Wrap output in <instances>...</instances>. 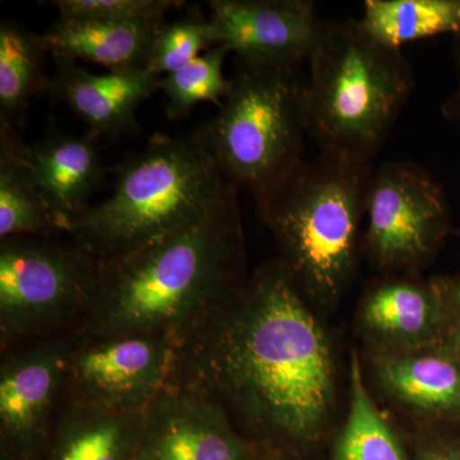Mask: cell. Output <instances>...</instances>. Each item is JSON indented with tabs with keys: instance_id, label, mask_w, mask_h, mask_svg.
<instances>
[{
	"instance_id": "cell-21",
	"label": "cell",
	"mask_w": 460,
	"mask_h": 460,
	"mask_svg": "<svg viewBox=\"0 0 460 460\" xmlns=\"http://www.w3.org/2000/svg\"><path fill=\"white\" fill-rule=\"evenodd\" d=\"M47 47L41 35L13 21L0 23V120L16 129L26 122L33 96L49 91L45 75Z\"/></svg>"
},
{
	"instance_id": "cell-20",
	"label": "cell",
	"mask_w": 460,
	"mask_h": 460,
	"mask_svg": "<svg viewBox=\"0 0 460 460\" xmlns=\"http://www.w3.org/2000/svg\"><path fill=\"white\" fill-rule=\"evenodd\" d=\"M362 374L354 350L349 362V410L326 460H413L411 449L372 399Z\"/></svg>"
},
{
	"instance_id": "cell-12",
	"label": "cell",
	"mask_w": 460,
	"mask_h": 460,
	"mask_svg": "<svg viewBox=\"0 0 460 460\" xmlns=\"http://www.w3.org/2000/svg\"><path fill=\"white\" fill-rule=\"evenodd\" d=\"M219 44L251 65L307 62L326 21L311 0H211Z\"/></svg>"
},
{
	"instance_id": "cell-17",
	"label": "cell",
	"mask_w": 460,
	"mask_h": 460,
	"mask_svg": "<svg viewBox=\"0 0 460 460\" xmlns=\"http://www.w3.org/2000/svg\"><path fill=\"white\" fill-rule=\"evenodd\" d=\"M165 21L60 18L41 38L53 58L86 60L109 72L146 69L151 48Z\"/></svg>"
},
{
	"instance_id": "cell-13",
	"label": "cell",
	"mask_w": 460,
	"mask_h": 460,
	"mask_svg": "<svg viewBox=\"0 0 460 460\" xmlns=\"http://www.w3.org/2000/svg\"><path fill=\"white\" fill-rule=\"evenodd\" d=\"M447 305L435 279L386 274L359 305L358 326L371 354L407 353L443 345Z\"/></svg>"
},
{
	"instance_id": "cell-7",
	"label": "cell",
	"mask_w": 460,
	"mask_h": 460,
	"mask_svg": "<svg viewBox=\"0 0 460 460\" xmlns=\"http://www.w3.org/2000/svg\"><path fill=\"white\" fill-rule=\"evenodd\" d=\"M98 268L68 237L0 239V348L83 332Z\"/></svg>"
},
{
	"instance_id": "cell-26",
	"label": "cell",
	"mask_w": 460,
	"mask_h": 460,
	"mask_svg": "<svg viewBox=\"0 0 460 460\" xmlns=\"http://www.w3.org/2000/svg\"><path fill=\"white\" fill-rule=\"evenodd\" d=\"M413 460H460V434L423 429L413 436Z\"/></svg>"
},
{
	"instance_id": "cell-8",
	"label": "cell",
	"mask_w": 460,
	"mask_h": 460,
	"mask_svg": "<svg viewBox=\"0 0 460 460\" xmlns=\"http://www.w3.org/2000/svg\"><path fill=\"white\" fill-rule=\"evenodd\" d=\"M365 222L363 252L371 265L385 275H416L449 234V201L422 166L387 162L372 174Z\"/></svg>"
},
{
	"instance_id": "cell-1",
	"label": "cell",
	"mask_w": 460,
	"mask_h": 460,
	"mask_svg": "<svg viewBox=\"0 0 460 460\" xmlns=\"http://www.w3.org/2000/svg\"><path fill=\"white\" fill-rule=\"evenodd\" d=\"M169 383L211 399L288 460H316L337 405L332 341L278 257L177 345Z\"/></svg>"
},
{
	"instance_id": "cell-5",
	"label": "cell",
	"mask_w": 460,
	"mask_h": 460,
	"mask_svg": "<svg viewBox=\"0 0 460 460\" xmlns=\"http://www.w3.org/2000/svg\"><path fill=\"white\" fill-rule=\"evenodd\" d=\"M307 63L308 136L320 150L371 162L416 87L411 63L352 18L326 21Z\"/></svg>"
},
{
	"instance_id": "cell-10",
	"label": "cell",
	"mask_w": 460,
	"mask_h": 460,
	"mask_svg": "<svg viewBox=\"0 0 460 460\" xmlns=\"http://www.w3.org/2000/svg\"><path fill=\"white\" fill-rule=\"evenodd\" d=\"M75 335L0 348V460H44L68 402Z\"/></svg>"
},
{
	"instance_id": "cell-19",
	"label": "cell",
	"mask_w": 460,
	"mask_h": 460,
	"mask_svg": "<svg viewBox=\"0 0 460 460\" xmlns=\"http://www.w3.org/2000/svg\"><path fill=\"white\" fill-rule=\"evenodd\" d=\"M18 129L0 120V239L59 237L63 229L36 187Z\"/></svg>"
},
{
	"instance_id": "cell-23",
	"label": "cell",
	"mask_w": 460,
	"mask_h": 460,
	"mask_svg": "<svg viewBox=\"0 0 460 460\" xmlns=\"http://www.w3.org/2000/svg\"><path fill=\"white\" fill-rule=\"evenodd\" d=\"M229 53L224 45H215L183 68L160 77L159 89L168 96L169 119H186L199 102L222 107V99L228 95L232 84L223 71Z\"/></svg>"
},
{
	"instance_id": "cell-27",
	"label": "cell",
	"mask_w": 460,
	"mask_h": 460,
	"mask_svg": "<svg viewBox=\"0 0 460 460\" xmlns=\"http://www.w3.org/2000/svg\"><path fill=\"white\" fill-rule=\"evenodd\" d=\"M447 305L444 347L460 356V277L434 278Z\"/></svg>"
},
{
	"instance_id": "cell-14",
	"label": "cell",
	"mask_w": 460,
	"mask_h": 460,
	"mask_svg": "<svg viewBox=\"0 0 460 460\" xmlns=\"http://www.w3.org/2000/svg\"><path fill=\"white\" fill-rule=\"evenodd\" d=\"M51 95L66 102L89 126L95 138L137 132V109L159 89L160 77L147 69L96 75L75 60L54 58Z\"/></svg>"
},
{
	"instance_id": "cell-28",
	"label": "cell",
	"mask_w": 460,
	"mask_h": 460,
	"mask_svg": "<svg viewBox=\"0 0 460 460\" xmlns=\"http://www.w3.org/2000/svg\"><path fill=\"white\" fill-rule=\"evenodd\" d=\"M454 60H456V74H458V84L449 99L441 107L444 117L447 120L456 124L460 128V32L454 36Z\"/></svg>"
},
{
	"instance_id": "cell-24",
	"label": "cell",
	"mask_w": 460,
	"mask_h": 460,
	"mask_svg": "<svg viewBox=\"0 0 460 460\" xmlns=\"http://www.w3.org/2000/svg\"><path fill=\"white\" fill-rule=\"evenodd\" d=\"M219 44V36L211 18H206L201 8L190 7L183 16L164 23L157 32L146 69L163 77L183 68L201 51Z\"/></svg>"
},
{
	"instance_id": "cell-25",
	"label": "cell",
	"mask_w": 460,
	"mask_h": 460,
	"mask_svg": "<svg viewBox=\"0 0 460 460\" xmlns=\"http://www.w3.org/2000/svg\"><path fill=\"white\" fill-rule=\"evenodd\" d=\"M60 18L84 20L165 21L166 14L180 9L186 2L180 0H57L53 2Z\"/></svg>"
},
{
	"instance_id": "cell-18",
	"label": "cell",
	"mask_w": 460,
	"mask_h": 460,
	"mask_svg": "<svg viewBox=\"0 0 460 460\" xmlns=\"http://www.w3.org/2000/svg\"><path fill=\"white\" fill-rule=\"evenodd\" d=\"M144 413H117L69 401L44 460H135Z\"/></svg>"
},
{
	"instance_id": "cell-22",
	"label": "cell",
	"mask_w": 460,
	"mask_h": 460,
	"mask_svg": "<svg viewBox=\"0 0 460 460\" xmlns=\"http://www.w3.org/2000/svg\"><path fill=\"white\" fill-rule=\"evenodd\" d=\"M359 23L386 47L460 32V0H366Z\"/></svg>"
},
{
	"instance_id": "cell-15",
	"label": "cell",
	"mask_w": 460,
	"mask_h": 460,
	"mask_svg": "<svg viewBox=\"0 0 460 460\" xmlns=\"http://www.w3.org/2000/svg\"><path fill=\"white\" fill-rule=\"evenodd\" d=\"M378 389L429 423H460V356L444 345L407 353L371 354Z\"/></svg>"
},
{
	"instance_id": "cell-29",
	"label": "cell",
	"mask_w": 460,
	"mask_h": 460,
	"mask_svg": "<svg viewBox=\"0 0 460 460\" xmlns=\"http://www.w3.org/2000/svg\"><path fill=\"white\" fill-rule=\"evenodd\" d=\"M247 460H288L283 454L265 445H257L255 452Z\"/></svg>"
},
{
	"instance_id": "cell-3",
	"label": "cell",
	"mask_w": 460,
	"mask_h": 460,
	"mask_svg": "<svg viewBox=\"0 0 460 460\" xmlns=\"http://www.w3.org/2000/svg\"><path fill=\"white\" fill-rule=\"evenodd\" d=\"M372 174L367 160L320 150L256 206L278 259L314 308H334L356 277Z\"/></svg>"
},
{
	"instance_id": "cell-2",
	"label": "cell",
	"mask_w": 460,
	"mask_h": 460,
	"mask_svg": "<svg viewBox=\"0 0 460 460\" xmlns=\"http://www.w3.org/2000/svg\"><path fill=\"white\" fill-rule=\"evenodd\" d=\"M248 279L238 190L189 228L99 261L83 332L159 335L181 343Z\"/></svg>"
},
{
	"instance_id": "cell-11",
	"label": "cell",
	"mask_w": 460,
	"mask_h": 460,
	"mask_svg": "<svg viewBox=\"0 0 460 460\" xmlns=\"http://www.w3.org/2000/svg\"><path fill=\"white\" fill-rule=\"evenodd\" d=\"M256 447L217 402L168 383L145 411L135 460H247Z\"/></svg>"
},
{
	"instance_id": "cell-16",
	"label": "cell",
	"mask_w": 460,
	"mask_h": 460,
	"mask_svg": "<svg viewBox=\"0 0 460 460\" xmlns=\"http://www.w3.org/2000/svg\"><path fill=\"white\" fill-rule=\"evenodd\" d=\"M26 162L66 234L68 223L89 210L90 199L104 183L107 171L98 138L50 129L40 141L27 145Z\"/></svg>"
},
{
	"instance_id": "cell-6",
	"label": "cell",
	"mask_w": 460,
	"mask_h": 460,
	"mask_svg": "<svg viewBox=\"0 0 460 460\" xmlns=\"http://www.w3.org/2000/svg\"><path fill=\"white\" fill-rule=\"evenodd\" d=\"M299 66L237 59L219 111L195 129L226 180L256 206L305 160L307 78Z\"/></svg>"
},
{
	"instance_id": "cell-9",
	"label": "cell",
	"mask_w": 460,
	"mask_h": 460,
	"mask_svg": "<svg viewBox=\"0 0 460 460\" xmlns=\"http://www.w3.org/2000/svg\"><path fill=\"white\" fill-rule=\"evenodd\" d=\"M177 345L159 335L78 332L66 359L69 401L117 413H145L168 385Z\"/></svg>"
},
{
	"instance_id": "cell-4",
	"label": "cell",
	"mask_w": 460,
	"mask_h": 460,
	"mask_svg": "<svg viewBox=\"0 0 460 460\" xmlns=\"http://www.w3.org/2000/svg\"><path fill=\"white\" fill-rule=\"evenodd\" d=\"M111 198L71 220L66 235L99 261L189 228L238 190L193 131L157 135L118 166Z\"/></svg>"
}]
</instances>
